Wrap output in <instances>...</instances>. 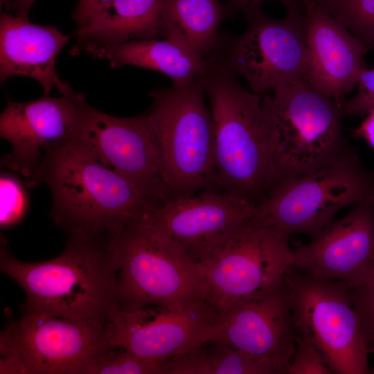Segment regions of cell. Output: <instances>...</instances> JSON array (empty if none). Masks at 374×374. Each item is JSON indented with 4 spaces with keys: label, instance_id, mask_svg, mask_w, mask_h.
Here are the masks:
<instances>
[{
    "label": "cell",
    "instance_id": "18",
    "mask_svg": "<svg viewBox=\"0 0 374 374\" xmlns=\"http://www.w3.org/2000/svg\"><path fill=\"white\" fill-rule=\"evenodd\" d=\"M306 64L303 78L342 105L364 68L366 46L313 0H303Z\"/></svg>",
    "mask_w": 374,
    "mask_h": 374
},
{
    "label": "cell",
    "instance_id": "5",
    "mask_svg": "<svg viewBox=\"0 0 374 374\" xmlns=\"http://www.w3.org/2000/svg\"><path fill=\"white\" fill-rule=\"evenodd\" d=\"M263 95L277 180L325 166L341 155L342 105L303 77Z\"/></svg>",
    "mask_w": 374,
    "mask_h": 374
},
{
    "label": "cell",
    "instance_id": "30",
    "mask_svg": "<svg viewBox=\"0 0 374 374\" xmlns=\"http://www.w3.org/2000/svg\"><path fill=\"white\" fill-rule=\"evenodd\" d=\"M112 0H78L71 12L76 29L85 26L91 18Z\"/></svg>",
    "mask_w": 374,
    "mask_h": 374
},
{
    "label": "cell",
    "instance_id": "9",
    "mask_svg": "<svg viewBox=\"0 0 374 374\" xmlns=\"http://www.w3.org/2000/svg\"><path fill=\"white\" fill-rule=\"evenodd\" d=\"M290 236L255 215L236 226L196 263L209 301L220 312L283 279L294 260Z\"/></svg>",
    "mask_w": 374,
    "mask_h": 374
},
{
    "label": "cell",
    "instance_id": "1",
    "mask_svg": "<svg viewBox=\"0 0 374 374\" xmlns=\"http://www.w3.org/2000/svg\"><path fill=\"white\" fill-rule=\"evenodd\" d=\"M109 239L69 235L57 257L26 262L12 256L1 237L0 269L25 291L22 312L105 324L118 306L119 295Z\"/></svg>",
    "mask_w": 374,
    "mask_h": 374
},
{
    "label": "cell",
    "instance_id": "21",
    "mask_svg": "<svg viewBox=\"0 0 374 374\" xmlns=\"http://www.w3.org/2000/svg\"><path fill=\"white\" fill-rule=\"evenodd\" d=\"M86 53L95 59L107 61L112 68L134 66L160 72L170 78L173 84L200 78L208 68V59L171 37L135 39Z\"/></svg>",
    "mask_w": 374,
    "mask_h": 374
},
{
    "label": "cell",
    "instance_id": "15",
    "mask_svg": "<svg viewBox=\"0 0 374 374\" xmlns=\"http://www.w3.org/2000/svg\"><path fill=\"white\" fill-rule=\"evenodd\" d=\"M256 206L236 193L204 190L198 195L172 198L138 221L197 263L236 226L255 215Z\"/></svg>",
    "mask_w": 374,
    "mask_h": 374
},
{
    "label": "cell",
    "instance_id": "17",
    "mask_svg": "<svg viewBox=\"0 0 374 374\" xmlns=\"http://www.w3.org/2000/svg\"><path fill=\"white\" fill-rule=\"evenodd\" d=\"M314 276L363 284L374 270V203L363 202L294 251L292 266Z\"/></svg>",
    "mask_w": 374,
    "mask_h": 374
},
{
    "label": "cell",
    "instance_id": "35",
    "mask_svg": "<svg viewBox=\"0 0 374 374\" xmlns=\"http://www.w3.org/2000/svg\"><path fill=\"white\" fill-rule=\"evenodd\" d=\"M370 353H374V344L369 347ZM371 373L374 374V367L371 370Z\"/></svg>",
    "mask_w": 374,
    "mask_h": 374
},
{
    "label": "cell",
    "instance_id": "10",
    "mask_svg": "<svg viewBox=\"0 0 374 374\" xmlns=\"http://www.w3.org/2000/svg\"><path fill=\"white\" fill-rule=\"evenodd\" d=\"M105 324L44 312L8 319L0 337V373L86 374L107 348Z\"/></svg>",
    "mask_w": 374,
    "mask_h": 374
},
{
    "label": "cell",
    "instance_id": "25",
    "mask_svg": "<svg viewBox=\"0 0 374 374\" xmlns=\"http://www.w3.org/2000/svg\"><path fill=\"white\" fill-rule=\"evenodd\" d=\"M86 374H166V368L163 362L145 360L125 349L107 346Z\"/></svg>",
    "mask_w": 374,
    "mask_h": 374
},
{
    "label": "cell",
    "instance_id": "36",
    "mask_svg": "<svg viewBox=\"0 0 374 374\" xmlns=\"http://www.w3.org/2000/svg\"><path fill=\"white\" fill-rule=\"evenodd\" d=\"M313 1H315V2H317V3H318V2H319V1H322V0H313Z\"/></svg>",
    "mask_w": 374,
    "mask_h": 374
},
{
    "label": "cell",
    "instance_id": "31",
    "mask_svg": "<svg viewBox=\"0 0 374 374\" xmlns=\"http://www.w3.org/2000/svg\"><path fill=\"white\" fill-rule=\"evenodd\" d=\"M267 0H226L229 10L242 11L244 12L260 7L262 2ZM285 6L287 10H303V0H274Z\"/></svg>",
    "mask_w": 374,
    "mask_h": 374
},
{
    "label": "cell",
    "instance_id": "3",
    "mask_svg": "<svg viewBox=\"0 0 374 374\" xmlns=\"http://www.w3.org/2000/svg\"><path fill=\"white\" fill-rule=\"evenodd\" d=\"M204 83L218 188L253 202V195L277 180L263 95L243 88L215 55L208 58Z\"/></svg>",
    "mask_w": 374,
    "mask_h": 374
},
{
    "label": "cell",
    "instance_id": "16",
    "mask_svg": "<svg viewBox=\"0 0 374 374\" xmlns=\"http://www.w3.org/2000/svg\"><path fill=\"white\" fill-rule=\"evenodd\" d=\"M89 105L82 93L28 102L9 101L0 115V136L11 145L1 165L30 179L40 166L44 151L70 142Z\"/></svg>",
    "mask_w": 374,
    "mask_h": 374
},
{
    "label": "cell",
    "instance_id": "33",
    "mask_svg": "<svg viewBox=\"0 0 374 374\" xmlns=\"http://www.w3.org/2000/svg\"><path fill=\"white\" fill-rule=\"evenodd\" d=\"M37 0H15L8 10H10L15 15L22 17H28V12Z\"/></svg>",
    "mask_w": 374,
    "mask_h": 374
},
{
    "label": "cell",
    "instance_id": "6",
    "mask_svg": "<svg viewBox=\"0 0 374 374\" xmlns=\"http://www.w3.org/2000/svg\"><path fill=\"white\" fill-rule=\"evenodd\" d=\"M374 203V170L355 153L341 155L313 170L285 178L257 204L256 215L289 235L313 238L344 207Z\"/></svg>",
    "mask_w": 374,
    "mask_h": 374
},
{
    "label": "cell",
    "instance_id": "7",
    "mask_svg": "<svg viewBox=\"0 0 374 374\" xmlns=\"http://www.w3.org/2000/svg\"><path fill=\"white\" fill-rule=\"evenodd\" d=\"M109 243L117 268L119 305H174L209 301L197 264L138 220L112 235Z\"/></svg>",
    "mask_w": 374,
    "mask_h": 374
},
{
    "label": "cell",
    "instance_id": "34",
    "mask_svg": "<svg viewBox=\"0 0 374 374\" xmlns=\"http://www.w3.org/2000/svg\"><path fill=\"white\" fill-rule=\"evenodd\" d=\"M15 0H0V7H1V10L3 8V7H6L8 9H9L10 5L12 3V2L14 1Z\"/></svg>",
    "mask_w": 374,
    "mask_h": 374
},
{
    "label": "cell",
    "instance_id": "26",
    "mask_svg": "<svg viewBox=\"0 0 374 374\" xmlns=\"http://www.w3.org/2000/svg\"><path fill=\"white\" fill-rule=\"evenodd\" d=\"M0 226L11 228L19 223L28 210L26 187L16 175L1 172L0 177Z\"/></svg>",
    "mask_w": 374,
    "mask_h": 374
},
{
    "label": "cell",
    "instance_id": "32",
    "mask_svg": "<svg viewBox=\"0 0 374 374\" xmlns=\"http://www.w3.org/2000/svg\"><path fill=\"white\" fill-rule=\"evenodd\" d=\"M353 136L364 139L374 149V109L368 113L364 121L354 130Z\"/></svg>",
    "mask_w": 374,
    "mask_h": 374
},
{
    "label": "cell",
    "instance_id": "14",
    "mask_svg": "<svg viewBox=\"0 0 374 374\" xmlns=\"http://www.w3.org/2000/svg\"><path fill=\"white\" fill-rule=\"evenodd\" d=\"M291 298L285 278L242 297L220 312L206 340L243 350L286 374L295 349Z\"/></svg>",
    "mask_w": 374,
    "mask_h": 374
},
{
    "label": "cell",
    "instance_id": "8",
    "mask_svg": "<svg viewBox=\"0 0 374 374\" xmlns=\"http://www.w3.org/2000/svg\"><path fill=\"white\" fill-rule=\"evenodd\" d=\"M296 335L307 337L334 373L368 374L369 348L346 283L290 267L285 274Z\"/></svg>",
    "mask_w": 374,
    "mask_h": 374
},
{
    "label": "cell",
    "instance_id": "20",
    "mask_svg": "<svg viewBox=\"0 0 374 374\" xmlns=\"http://www.w3.org/2000/svg\"><path fill=\"white\" fill-rule=\"evenodd\" d=\"M165 0H112L82 28L71 53L126 42L164 38L162 11Z\"/></svg>",
    "mask_w": 374,
    "mask_h": 374
},
{
    "label": "cell",
    "instance_id": "12",
    "mask_svg": "<svg viewBox=\"0 0 374 374\" xmlns=\"http://www.w3.org/2000/svg\"><path fill=\"white\" fill-rule=\"evenodd\" d=\"M246 30L235 37L226 58H220L259 94L303 77L306 64L303 10H287L280 19L266 15L260 7L244 12Z\"/></svg>",
    "mask_w": 374,
    "mask_h": 374
},
{
    "label": "cell",
    "instance_id": "11",
    "mask_svg": "<svg viewBox=\"0 0 374 374\" xmlns=\"http://www.w3.org/2000/svg\"><path fill=\"white\" fill-rule=\"evenodd\" d=\"M220 314L208 300L174 305L118 304L105 326V343L145 360L163 362L205 341Z\"/></svg>",
    "mask_w": 374,
    "mask_h": 374
},
{
    "label": "cell",
    "instance_id": "2",
    "mask_svg": "<svg viewBox=\"0 0 374 374\" xmlns=\"http://www.w3.org/2000/svg\"><path fill=\"white\" fill-rule=\"evenodd\" d=\"M45 184L50 216L69 235L109 238L160 205L71 143L51 147L26 186Z\"/></svg>",
    "mask_w": 374,
    "mask_h": 374
},
{
    "label": "cell",
    "instance_id": "19",
    "mask_svg": "<svg viewBox=\"0 0 374 374\" xmlns=\"http://www.w3.org/2000/svg\"><path fill=\"white\" fill-rule=\"evenodd\" d=\"M71 35L52 26L34 24L28 17L1 12L0 17V81L22 75L37 81L44 94L57 89L61 94L74 92L55 69L57 55Z\"/></svg>",
    "mask_w": 374,
    "mask_h": 374
},
{
    "label": "cell",
    "instance_id": "13",
    "mask_svg": "<svg viewBox=\"0 0 374 374\" xmlns=\"http://www.w3.org/2000/svg\"><path fill=\"white\" fill-rule=\"evenodd\" d=\"M68 143L127 179L159 205L172 199L161 179L145 112L118 117L89 105L75 136Z\"/></svg>",
    "mask_w": 374,
    "mask_h": 374
},
{
    "label": "cell",
    "instance_id": "24",
    "mask_svg": "<svg viewBox=\"0 0 374 374\" xmlns=\"http://www.w3.org/2000/svg\"><path fill=\"white\" fill-rule=\"evenodd\" d=\"M317 3L367 47L374 43V0H322Z\"/></svg>",
    "mask_w": 374,
    "mask_h": 374
},
{
    "label": "cell",
    "instance_id": "23",
    "mask_svg": "<svg viewBox=\"0 0 374 374\" xmlns=\"http://www.w3.org/2000/svg\"><path fill=\"white\" fill-rule=\"evenodd\" d=\"M163 364L166 374H279L267 361L209 339Z\"/></svg>",
    "mask_w": 374,
    "mask_h": 374
},
{
    "label": "cell",
    "instance_id": "28",
    "mask_svg": "<svg viewBox=\"0 0 374 374\" xmlns=\"http://www.w3.org/2000/svg\"><path fill=\"white\" fill-rule=\"evenodd\" d=\"M350 296L369 348L374 344V270L363 284L350 289Z\"/></svg>",
    "mask_w": 374,
    "mask_h": 374
},
{
    "label": "cell",
    "instance_id": "4",
    "mask_svg": "<svg viewBox=\"0 0 374 374\" xmlns=\"http://www.w3.org/2000/svg\"><path fill=\"white\" fill-rule=\"evenodd\" d=\"M149 96L152 101L145 113L171 198L216 190L212 117L204 76L154 89Z\"/></svg>",
    "mask_w": 374,
    "mask_h": 374
},
{
    "label": "cell",
    "instance_id": "27",
    "mask_svg": "<svg viewBox=\"0 0 374 374\" xmlns=\"http://www.w3.org/2000/svg\"><path fill=\"white\" fill-rule=\"evenodd\" d=\"M320 351L305 336L296 335L295 349L286 374H332Z\"/></svg>",
    "mask_w": 374,
    "mask_h": 374
},
{
    "label": "cell",
    "instance_id": "29",
    "mask_svg": "<svg viewBox=\"0 0 374 374\" xmlns=\"http://www.w3.org/2000/svg\"><path fill=\"white\" fill-rule=\"evenodd\" d=\"M357 93L342 104L344 114L363 116L374 109V68H364L357 78Z\"/></svg>",
    "mask_w": 374,
    "mask_h": 374
},
{
    "label": "cell",
    "instance_id": "22",
    "mask_svg": "<svg viewBox=\"0 0 374 374\" xmlns=\"http://www.w3.org/2000/svg\"><path fill=\"white\" fill-rule=\"evenodd\" d=\"M223 10L220 0H165L162 11L165 37L178 39L208 59L218 43Z\"/></svg>",
    "mask_w": 374,
    "mask_h": 374
}]
</instances>
